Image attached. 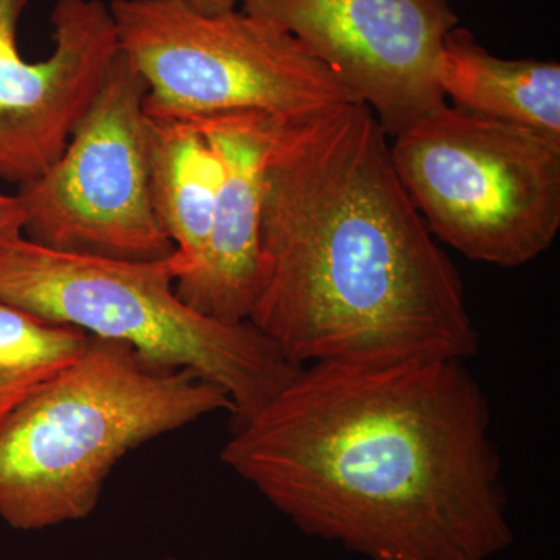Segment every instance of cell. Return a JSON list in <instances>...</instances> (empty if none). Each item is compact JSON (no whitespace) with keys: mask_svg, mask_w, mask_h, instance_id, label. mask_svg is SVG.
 <instances>
[{"mask_svg":"<svg viewBox=\"0 0 560 560\" xmlns=\"http://www.w3.org/2000/svg\"><path fill=\"white\" fill-rule=\"evenodd\" d=\"M109 10L150 117H291L360 102L293 36L242 10L208 14L187 0H113Z\"/></svg>","mask_w":560,"mask_h":560,"instance_id":"obj_6","label":"cell"},{"mask_svg":"<svg viewBox=\"0 0 560 560\" xmlns=\"http://www.w3.org/2000/svg\"><path fill=\"white\" fill-rule=\"evenodd\" d=\"M287 119L254 110L195 119L219 158L220 184L208 245L175 289L209 318L249 320L260 283L265 172Z\"/></svg>","mask_w":560,"mask_h":560,"instance_id":"obj_10","label":"cell"},{"mask_svg":"<svg viewBox=\"0 0 560 560\" xmlns=\"http://www.w3.org/2000/svg\"><path fill=\"white\" fill-rule=\"evenodd\" d=\"M27 2L0 0V179L18 186L60 160L120 51L108 3L57 0L54 51L25 61L18 24Z\"/></svg>","mask_w":560,"mask_h":560,"instance_id":"obj_9","label":"cell"},{"mask_svg":"<svg viewBox=\"0 0 560 560\" xmlns=\"http://www.w3.org/2000/svg\"><path fill=\"white\" fill-rule=\"evenodd\" d=\"M145 95V80L120 50L60 160L18 190L27 241L113 259L172 256L151 202Z\"/></svg>","mask_w":560,"mask_h":560,"instance_id":"obj_7","label":"cell"},{"mask_svg":"<svg viewBox=\"0 0 560 560\" xmlns=\"http://www.w3.org/2000/svg\"><path fill=\"white\" fill-rule=\"evenodd\" d=\"M364 103L287 119L265 172L249 323L296 366L467 361L463 280L412 205Z\"/></svg>","mask_w":560,"mask_h":560,"instance_id":"obj_2","label":"cell"},{"mask_svg":"<svg viewBox=\"0 0 560 560\" xmlns=\"http://www.w3.org/2000/svg\"><path fill=\"white\" fill-rule=\"evenodd\" d=\"M242 11L293 36L390 138L447 105L438 68L459 22L451 0H242Z\"/></svg>","mask_w":560,"mask_h":560,"instance_id":"obj_8","label":"cell"},{"mask_svg":"<svg viewBox=\"0 0 560 560\" xmlns=\"http://www.w3.org/2000/svg\"><path fill=\"white\" fill-rule=\"evenodd\" d=\"M220 411L234 404L215 383L90 335L0 430V518L20 530L84 521L128 453Z\"/></svg>","mask_w":560,"mask_h":560,"instance_id":"obj_3","label":"cell"},{"mask_svg":"<svg viewBox=\"0 0 560 560\" xmlns=\"http://www.w3.org/2000/svg\"><path fill=\"white\" fill-rule=\"evenodd\" d=\"M164 560H176V559H173V558H167V559H164Z\"/></svg>","mask_w":560,"mask_h":560,"instance_id":"obj_16","label":"cell"},{"mask_svg":"<svg viewBox=\"0 0 560 560\" xmlns=\"http://www.w3.org/2000/svg\"><path fill=\"white\" fill-rule=\"evenodd\" d=\"M90 335L0 302V430L86 348Z\"/></svg>","mask_w":560,"mask_h":560,"instance_id":"obj_13","label":"cell"},{"mask_svg":"<svg viewBox=\"0 0 560 560\" xmlns=\"http://www.w3.org/2000/svg\"><path fill=\"white\" fill-rule=\"evenodd\" d=\"M25 213L20 198L0 195V237L22 234Z\"/></svg>","mask_w":560,"mask_h":560,"instance_id":"obj_14","label":"cell"},{"mask_svg":"<svg viewBox=\"0 0 560 560\" xmlns=\"http://www.w3.org/2000/svg\"><path fill=\"white\" fill-rule=\"evenodd\" d=\"M438 83L456 108L560 145L559 62L503 60L455 27L445 35Z\"/></svg>","mask_w":560,"mask_h":560,"instance_id":"obj_11","label":"cell"},{"mask_svg":"<svg viewBox=\"0 0 560 560\" xmlns=\"http://www.w3.org/2000/svg\"><path fill=\"white\" fill-rule=\"evenodd\" d=\"M172 256L125 260L0 237V302L131 346L158 370H187L230 394L241 429L300 372L249 320L209 318L176 293Z\"/></svg>","mask_w":560,"mask_h":560,"instance_id":"obj_4","label":"cell"},{"mask_svg":"<svg viewBox=\"0 0 560 560\" xmlns=\"http://www.w3.org/2000/svg\"><path fill=\"white\" fill-rule=\"evenodd\" d=\"M390 160L431 234L470 260L517 268L560 230V145L444 105L401 131Z\"/></svg>","mask_w":560,"mask_h":560,"instance_id":"obj_5","label":"cell"},{"mask_svg":"<svg viewBox=\"0 0 560 560\" xmlns=\"http://www.w3.org/2000/svg\"><path fill=\"white\" fill-rule=\"evenodd\" d=\"M149 153L151 202L175 246L173 259L183 278L197 267L208 245L219 158L197 120L150 116Z\"/></svg>","mask_w":560,"mask_h":560,"instance_id":"obj_12","label":"cell"},{"mask_svg":"<svg viewBox=\"0 0 560 560\" xmlns=\"http://www.w3.org/2000/svg\"><path fill=\"white\" fill-rule=\"evenodd\" d=\"M187 2L195 9L202 11V13L217 14L235 10L238 0H187Z\"/></svg>","mask_w":560,"mask_h":560,"instance_id":"obj_15","label":"cell"},{"mask_svg":"<svg viewBox=\"0 0 560 560\" xmlns=\"http://www.w3.org/2000/svg\"><path fill=\"white\" fill-rule=\"evenodd\" d=\"M490 429L464 361H319L220 458L302 533L361 558L492 560L514 529Z\"/></svg>","mask_w":560,"mask_h":560,"instance_id":"obj_1","label":"cell"}]
</instances>
